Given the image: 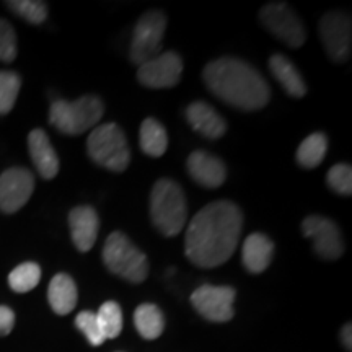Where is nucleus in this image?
<instances>
[{
  "label": "nucleus",
  "instance_id": "obj_1",
  "mask_svg": "<svg viewBox=\"0 0 352 352\" xmlns=\"http://www.w3.org/2000/svg\"><path fill=\"white\" fill-rule=\"evenodd\" d=\"M243 214L232 201H215L202 208L189 222L184 253L199 267L222 266L233 256L243 230Z\"/></svg>",
  "mask_w": 352,
  "mask_h": 352
},
{
  "label": "nucleus",
  "instance_id": "obj_2",
  "mask_svg": "<svg viewBox=\"0 0 352 352\" xmlns=\"http://www.w3.org/2000/svg\"><path fill=\"white\" fill-rule=\"evenodd\" d=\"M206 85L212 94L233 108L254 111L267 104L271 88L264 77L253 67L235 57H222L206 65Z\"/></svg>",
  "mask_w": 352,
  "mask_h": 352
},
{
  "label": "nucleus",
  "instance_id": "obj_3",
  "mask_svg": "<svg viewBox=\"0 0 352 352\" xmlns=\"http://www.w3.org/2000/svg\"><path fill=\"white\" fill-rule=\"evenodd\" d=\"M151 217L157 230L165 236H175L184 228L188 219L186 196L173 179L162 178L151 192Z\"/></svg>",
  "mask_w": 352,
  "mask_h": 352
},
{
  "label": "nucleus",
  "instance_id": "obj_4",
  "mask_svg": "<svg viewBox=\"0 0 352 352\" xmlns=\"http://www.w3.org/2000/svg\"><path fill=\"white\" fill-rule=\"evenodd\" d=\"M103 111V103L95 95H85L76 101L56 100L51 104L50 121L63 134L78 135L88 129H95Z\"/></svg>",
  "mask_w": 352,
  "mask_h": 352
},
{
  "label": "nucleus",
  "instance_id": "obj_5",
  "mask_svg": "<svg viewBox=\"0 0 352 352\" xmlns=\"http://www.w3.org/2000/svg\"><path fill=\"white\" fill-rule=\"evenodd\" d=\"M87 151L96 165L111 171H124L131 162V148L124 131L116 122L96 126L87 139Z\"/></svg>",
  "mask_w": 352,
  "mask_h": 352
},
{
  "label": "nucleus",
  "instance_id": "obj_6",
  "mask_svg": "<svg viewBox=\"0 0 352 352\" xmlns=\"http://www.w3.org/2000/svg\"><path fill=\"white\" fill-rule=\"evenodd\" d=\"M103 261L113 274L129 283H144L148 274L147 256L122 232H113L104 241Z\"/></svg>",
  "mask_w": 352,
  "mask_h": 352
},
{
  "label": "nucleus",
  "instance_id": "obj_7",
  "mask_svg": "<svg viewBox=\"0 0 352 352\" xmlns=\"http://www.w3.org/2000/svg\"><path fill=\"white\" fill-rule=\"evenodd\" d=\"M264 28L271 34L287 44L292 50H298L307 41L305 26L300 16L292 7L284 2H271L266 3L259 12Z\"/></svg>",
  "mask_w": 352,
  "mask_h": 352
},
{
  "label": "nucleus",
  "instance_id": "obj_8",
  "mask_svg": "<svg viewBox=\"0 0 352 352\" xmlns=\"http://www.w3.org/2000/svg\"><path fill=\"white\" fill-rule=\"evenodd\" d=\"M166 16L158 10H151L140 16L131 41V60L140 65L160 54L165 36Z\"/></svg>",
  "mask_w": 352,
  "mask_h": 352
},
{
  "label": "nucleus",
  "instance_id": "obj_9",
  "mask_svg": "<svg viewBox=\"0 0 352 352\" xmlns=\"http://www.w3.org/2000/svg\"><path fill=\"white\" fill-rule=\"evenodd\" d=\"M320 39L334 63H346L351 56L352 21L344 12H328L320 20Z\"/></svg>",
  "mask_w": 352,
  "mask_h": 352
},
{
  "label": "nucleus",
  "instance_id": "obj_10",
  "mask_svg": "<svg viewBox=\"0 0 352 352\" xmlns=\"http://www.w3.org/2000/svg\"><path fill=\"white\" fill-rule=\"evenodd\" d=\"M235 289L227 285H201L191 296V303L197 314L215 323H226L233 318Z\"/></svg>",
  "mask_w": 352,
  "mask_h": 352
},
{
  "label": "nucleus",
  "instance_id": "obj_11",
  "mask_svg": "<svg viewBox=\"0 0 352 352\" xmlns=\"http://www.w3.org/2000/svg\"><path fill=\"white\" fill-rule=\"evenodd\" d=\"M34 191V176L32 171L15 166L0 175V210L13 214L30 201Z\"/></svg>",
  "mask_w": 352,
  "mask_h": 352
},
{
  "label": "nucleus",
  "instance_id": "obj_12",
  "mask_svg": "<svg viewBox=\"0 0 352 352\" xmlns=\"http://www.w3.org/2000/svg\"><path fill=\"white\" fill-rule=\"evenodd\" d=\"M183 60L176 52H160L157 57L140 64L138 80L147 88H171L179 82Z\"/></svg>",
  "mask_w": 352,
  "mask_h": 352
},
{
  "label": "nucleus",
  "instance_id": "obj_13",
  "mask_svg": "<svg viewBox=\"0 0 352 352\" xmlns=\"http://www.w3.org/2000/svg\"><path fill=\"white\" fill-rule=\"evenodd\" d=\"M302 232L314 240L315 252L324 259H338L344 252L340 228L323 215H310L302 222Z\"/></svg>",
  "mask_w": 352,
  "mask_h": 352
},
{
  "label": "nucleus",
  "instance_id": "obj_14",
  "mask_svg": "<svg viewBox=\"0 0 352 352\" xmlns=\"http://www.w3.org/2000/svg\"><path fill=\"white\" fill-rule=\"evenodd\" d=\"M70 236L78 252L87 253L94 248L98 236L100 219L91 206H78L69 214Z\"/></svg>",
  "mask_w": 352,
  "mask_h": 352
},
{
  "label": "nucleus",
  "instance_id": "obj_15",
  "mask_svg": "<svg viewBox=\"0 0 352 352\" xmlns=\"http://www.w3.org/2000/svg\"><path fill=\"white\" fill-rule=\"evenodd\" d=\"M188 171L191 178L202 188L215 189L222 186L227 178V168L220 158L208 152L196 151L188 157Z\"/></svg>",
  "mask_w": 352,
  "mask_h": 352
},
{
  "label": "nucleus",
  "instance_id": "obj_16",
  "mask_svg": "<svg viewBox=\"0 0 352 352\" xmlns=\"http://www.w3.org/2000/svg\"><path fill=\"white\" fill-rule=\"evenodd\" d=\"M28 151L41 178L52 179L59 173V157L43 129H33L30 132Z\"/></svg>",
  "mask_w": 352,
  "mask_h": 352
},
{
  "label": "nucleus",
  "instance_id": "obj_17",
  "mask_svg": "<svg viewBox=\"0 0 352 352\" xmlns=\"http://www.w3.org/2000/svg\"><path fill=\"white\" fill-rule=\"evenodd\" d=\"M186 120L195 131L208 139H220L227 131L223 118L206 101H195L186 108Z\"/></svg>",
  "mask_w": 352,
  "mask_h": 352
},
{
  "label": "nucleus",
  "instance_id": "obj_18",
  "mask_svg": "<svg viewBox=\"0 0 352 352\" xmlns=\"http://www.w3.org/2000/svg\"><path fill=\"white\" fill-rule=\"evenodd\" d=\"M274 254V243L264 233H252L246 236L241 246V261L243 266L253 274L266 271Z\"/></svg>",
  "mask_w": 352,
  "mask_h": 352
},
{
  "label": "nucleus",
  "instance_id": "obj_19",
  "mask_svg": "<svg viewBox=\"0 0 352 352\" xmlns=\"http://www.w3.org/2000/svg\"><path fill=\"white\" fill-rule=\"evenodd\" d=\"M270 69L272 76L280 87L287 91V95L292 98H302L307 94V85L298 72V69L294 65L287 57L283 54H272L270 59Z\"/></svg>",
  "mask_w": 352,
  "mask_h": 352
},
{
  "label": "nucleus",
  "instance_id": "obj_20",
  "mask_svg": "<svg viewBox=\"0 0 352 352\" xmlns=\"http://www.w3.org/2000/svg\"><path fill=\"white\" fill-rule=\"evenodd\" d=\"M51 308L57 315H67L77 305V285L74 279L64 272L52 277L47 289Z\"/></svg>",
  "mask_w": 352,
  "mask_h": 352
},
{
  "label": "nucleus",
  "instance_id": "obj_21",
  "mask_svg": "<svg viewBox=\"0 0 352 352\" xmlns=\"http://www.w3.org/2000/svg\"><path fill=\"white\" fill-rule=\"evenodd\" d=\"M134 324L145 340H157L165 328V318L160 308L153 303H142L134 311Z\"/></svg>",
  "mask_w": 352,
  "mask_h": 352
},
{
  "label": "nucleus",
  "instance_id": "obj_22",
  "mask_svg": "<svg viewBox=\"0 0 352 352\" xmlns=\"http://www.w3.org/2000/svg\"><path fill=\"white\" fill-rule=\"evenodd\" d=\"M140 148L145 155L162 157L168 147L166 131L160 121L147 118L140 126Z\"/></svg>",
  "mask_w": 352,
  "mask_h": 352
},
{
  "label": "nucleus",
  "instance_id": "obj_23",
  "mask_svg": "<svg viewBox=\"0 0 352 352\" xmlns=\"http://www.w3.org/2000/svg\"><path fill=\"white\" fill-rule=\"evenodd\" d=\"M328 151V139L321 132H315L298 145L297 162L303 168H316L324 160Z\"/></svg>",
  "mask_w": 352,
  "mask_h": 352
},
{
  "label": "nucleus",
  "instance_id": "obj_24",
  "mask_svg": "<svg viewBox=\"0 0 352 352\" xmlns=\"http://www.w3.org/2000/svg\"><path fill=\"white\" fill-rule=\"evenodd\" d=\"M41 280V267L36 263L19 264L8 276V284L12 290L19 294H25L33 290Z\"/></svg>",
  "mask_w": 352,
  "mask_h": 352
},
{
  "label": "nucleus",
  "instance_id": "obj_25",
  "mask_svg": "<svg viewBox=\"0 0 352 352\" xmlns=\"http://www.w3.org/2000/svg\"><path fill=\"white\" fill-rule=\"evenodd\" d=\"M95 315L107 340H114L120 336L122 329V311L116 302H104L100 307L98 314Z\"/></svg>",
  "mask_w": 352,
  "mask_h": 352
},
{
  "label": "nucleus",
  "instance_id": "obj_26",
  "mask_svg": "<svg viewBox=\"0 0 352 352\" xmlns=\"http://www.w3.org/2000/svg\"><path fill=\"white\" fill-rule=\"evenodd\" d=\"M21 87V78L12 70H0V116L8 114L15 107Z\"/></svg>",
  "mask_w": 352,
  "mask_h": 352
},
{
  "label": "nucleus",
  "instance_id": "obj_27",
  "mask_svg": "<svg viewBox=\"0 0 352 352\" xmlns=\"http://www.w3.org/2000/svg\"><path fill=\"white\" fill-rule=\"evenodd\" d=\"M7 7L32 25L43 23L47 16V6L38 0H10Z\"/></svg>",
  "mask_w": 352,
  "mask_h": 352
},
{
  "label": "nucleus",
  "instance_id": "obj_28",
  "mask_svg": "<svg viewBox=\"0 0 352 352\" xmlns=\"http://www.w3.org/2000/svg\"><path fill=\"white\" fill-rule=\"evenodd\" d=\"M328 186L336 191L338 195L351 196L352 195V168L347 164H338L328 171Z\"/></svg>",
  "mask_w": 352,
  "mask_h": 352
},
{
  "label": "nucleus",
  "instance_id": "obj_29",
  "mask_svg": "<svg viewBox=\"0 0 352 352\" xmlns=\"http://www.w3.org/2000/svg\"><path fill=\"white\" fill-rule=\"evenodd\" d=\"M76 324L80 331L85 334V338L91 346H101L107 338H104L103 331H101L98 320L94 311H80L76 318Z\"/></svg>",
  "mask_w": 352,
  "mask_h": 352
},
{
  "label": "nucleus",
  "instance_id": "obj_30",
  "mask_svg": "<svg viewBox=\"0 0 352 352\" xmlns=\"http://www.w3.org/2000/svg\"><path fill=\"white\" fill-rule=\"evenodd\" d=\"M16 34L7 20L0 19V60L12 63L16 57Z\"/></svg>",
  "mask_w": 352,
  "mask_h": 352
},
{
  "label": "nucleus",
  "instance_id": "obj_31",
  "mask_svg": "<svg viewBox=\"0 0 352 352\" xmlns=\"http://www.w3.org/2000/svg\"><path fill=\"white\" fill-rule=\"evenodd\" d=\"M13 324H15V314H13L12 308L0 305V336L10 334Z\"/></svg>",
  "mask_w": 352,
  "mask_h": 352
},
{
  "label": "nucleus",
  "instance_id": "obj_32",
  "mask_svg": "<svg viewBox=\"0 0 352 352\" xmlns=\"http://www.w3.org/2000/svg\"><path fill=\"white\" fill-rule=\"evenodd\" d=\"M342 342H344V346L347 347V351H351V323H347L344 328H342Z\"/></svg>",
  "mask_w": 352,
  "mask_h": 352
}]
</instances>
